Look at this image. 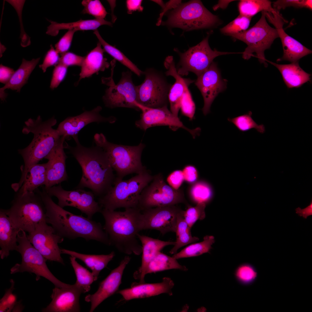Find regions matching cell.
Segmentation results:
<instances>
[{
  "label": "cell",
  "mask_w": 312,
  "mask_h": 312,
  "mask_svg": "<svg viewBox=\"0 0 312 312\" xmlns=\"http://www.w3.org/2000/svg\"><path fill=\"white\" fill-rule=\"evenodd\" d=\"M74 139L75 146L66 143L64 146L81 168L82 177L76 188H88L95 196H104L112 186L116 177L105 152L97 146L91 147L82 146L78 137Z\"/></svg>",
  "instance_id": "6da1fadb"
},
{
  "label": "cell",
  "mask_w": 312,
  "mask_h": 312,
  "mask_svg": "<svg viewBox=\"0 0 312 312\" xmlns=\"http://www.w3.org/2000/svg\"><path fill=\"white\" fill-rule=\"evenodd\" d=\"M38 192L45 209L46 222L51 225L57 234L63 238L81 237L110 245L108 236L101 223L64 210L53 201L44 188Z\"/></svg>",
  "instance_id": "7a4b0ae2"
},
{
  "label": "cell",
  "mask_w": 312,
  "mask_h": 312,
  "mask_svg": "<svg viewBox=\"0 0 312 312\" xmlns=\"http://www.w3.org/2000/svg\"><path fill=\"white\" fill-rule=\"evenodd\" d=\"M100 212L105 220L103 228L110 245L127 255H140L142 247L138 235L142 231V211L137 207L125 209L123 211L103 208Z\"/></svg>",
  "instance_id": "3957f363"
},
{
  "label": "cell",
  "mask_w": 312,
  "mask_h": 312,
  "mask_svg": "<svg viewBox=\"0 0 312 312\" xmlns=\"http://www.w3.org/2000/svg\"><path fill=\"white\" fill-rule=\"evenodd\" d=\"M57 122L54 117L42 121L40 116L36 119L30 118L25 122L22 132L32 133L34 138L27 147L18 150L24 162L19 184H23L29 167L44 158L58 143L61 136L57 129L53 128Z\"/></svg>",
  "instance_id": "277c9868"
},
{
  "label": "cell",
  "mask_w": 312,
  "mask_h": 312,
  "mask_svg": "<svg viewBox=\"0 0 312 312\" xmlns=\"http://www.w3.org/2000/svg\"><path fill=\"white\" fill-rule=\"evenodd\" d=\"M96 146L105 152L111 165L116 173V178L122 179L125 176L137 174L147 170L141 161V155L145 145L142 143L135 146L117 144L109 142L102 133L94 136Z\"/></svg>",
  "instance_id": "5b68a950"
},
{
  "label": "cell",
  "mask_w": 312,
  "mask_h": 312,
  "mask_svg": "<svg viewBox=\"0 0 312 312\" xmlns=\"http://www.w3.org/2000/svg\"><path fill=\"white\" fill-rule=\"evenodd\" d=\"M153 178L147 170L127 180L116 177L114 186L98 202L102 207L110 210L138 208L141 192Z\"/></svg>",
  "instance_id": "8992f818"
},
{
  "label": "cell",
  "mask_w": 312,
  "mask_h": 312,
  "mask_svg": "<svg viewBox=\"0 0 312 312\" xmlns=\"http://www.w3.org/2000/svg\"><path fill=\"white\" fill-rule=\"evenodd\" d=\"M35 192H18L10 208L4 210L17 228L30 233L40 222L45 221V209L39 194Z\"/></svg>",
  "instance_id": "52a82bcc"
},
{
  "label": "cell",
  "mask_w": 312,
  "mask_h": 312,
  "mask_svg": "<svg viewBox=\"0 0 312 312\" xmlns=\"http://www.w3.org/2000/svg\"><path fill=\"white\" fill-rule=\"evenodd\" d=\"M200 0H191L181 4L168 14L166 21L161 24L178 27L186 31L211 27L219 22Z\"/></svg>",
  "instance_id": "ba28073f"
},
{
  "label": "cell",
  "mask_w": 312,
  "mask_h": 312,
  "mask_svg": "<svg viewBox=\"0 0 312 312\" xmlns=\"http://www.w3.org/2000/svg\"><path fill=\"white\" fill-rule=\"evenodd\" d=\"M17 239L18 244L16 251L21 254L22 261L21 263L16 264L11 268V274L28 272L35 274L37 281L42 277L51 282L55 287H67L71 285L61 282L52 274L47 266V260L31 243L26 232L20 230Z\"/></svg>",
  "instance_id": "9c48e42d"
},
{
  "label": "cell",
  "mask_w": 312,
  "mask_h": 312,
  "mask_svg": "<svg viewBox=\"0 0 312 312\" xmlns=\"http://www.w3.org/2000/svg\"><path fill=\"white\" fill-rule=\"evenodd\" d=\"M245 43L247 47L242 52V57L248 60L252 57H257L261 63L267 67L264 51L269 49L276 38L279 37L275 28L271 27L267 22L265 12H261L259 21L250 29L243 32L230 35Z\"/></svg>",
  "instance_id": "30bf717a"
},
{
  "label": "cell",
  "mask_w": 312,
  "mask_h": 312,
  "mask_svg": "<svg viewBox=\"0 0 312 312\" xmlns=\"http://www.w3.org/2000/svg\"><path fill=\"white\" fill-rule=\"evenodd\" d=\"M143 75L144 81L136 86V102L151 108L168 106V94L172 85L168 82L165 75L152 68L146 69Z\"/></svg>",
  "instance_id": "8fae6325"
},
{
  "label": "cell",
  "mask_w": 312,
  "mask_h": 312,
  "mask_svg": "<svg viewBox=\"0 0 312 312\" xmlns=\"http://www.w3.org/2000/svg\"><path fill=\"white\" fill-rule=\"evenodd\" d=\"M115 63V60L111 62V76L102 78V83L108 86L103 97L105 106L111 108L125 107L140 110L135 104L136 88L132 81L131 71L123 72L120 81L115 84L113 76Z\"/></svg>",
  "instance_id": "7c38bea8"
},
{
  "label": "cell",
  "mask_w": 312,
  "mask_h": 312,
  "mask_svg": "<svg viewBox=\"0 0 312 312\" xmlns=\"http://www.w3.org/2000/svg\"><path fill=\"white\" fill-rule=\"evenodd\" d=\"M140 195L138 208L141 211L154 207L187 204L183 190H175L164 181L161 174L154 176Z\"/></svg>",
  "instance_id": "4fadbf2b"
},
{
  "label": "cell",
  "mask_w": 312,
  "mask_h": 312,
  "mask_svg": "<svg viewBox=\"0 0 312 312\" xmlns=\"http://www.w3.org/2000/svg\"><path fill=\"white\" fill-rule=\"evenodd\" d=\"M209 35L197 45L186 51L181 53L175 50L180 56L177 68L181 76L187 75L190 72L198 77L205 71L216 57L221 55L242 53L221 52L211 49L209 45Z\"/></svg>",
  "instance_id": "5bb4252c"
},
{
  "label": "cell",
  "mask_w": 312,
  "mask_h": 312,
  "mask_svg": "<svg viewBox=\"0 0 312 312\" xmlns=\"http://www.w3.org/2000/svg\"><path fill=\"white\" fill-rule=\"evenodd\" d=\"M44 188L49 196L57 198L60 206L63 208L66 206L75 207L90 219L94 214L100 212L102 209L98 202L95 200V196L92 191H86L82 189L67 191L60 185Z\"/></svg>",
  "instance_id": "9a60e30c"
},
{
  "label": "cell",
  "mask_w": 312,
  "mask_h": 312,
  "mask_svg": "<svg viewBox=\"0 0 312 312\" xmlns=\"http://www.w3.org/2000/svg\"><path fill=\"white\" fill-rule=\"evenodd\" d=\"M27 237L33 246L47 260L64 264L61 255V249L58 245L63 241L64 238L56 233L46 221L38 224L34 230L27 235Z\"/></svg>",
  "instance_id": "2e32d148"
},
{
  "label": "cell",
  "mask_w": 312,
  "mask_h": 312,
  "mask_svg": "<svg viewBox=\"0 0 312 312\" xmlns=\"http://www.w3.org/2000/svg\"><path fill=\"white\" fill-rule=\"evenodd\" d=\"M136 105L142 111L140 118L135 122L136 127L146 131L148 128L159 126H168L173 130L181 128L188 131L193 137L199 134L200 129L197 128L190 129L185 127L178 117L175 116L168 109L167 106L151 108L142 106L136 102Z\"/></svg>",
  "instance_id": "e0dca14e"
},
{
  "label": "cell",
  "mask_w": 312,
  "mask_h": 312,
  "mask_svg": "<svg viewBox=\"0 0 312 312\" xmlns=\"http://www.w3.org/2000/svg\"><path fill=\"white\" fill-rule=\"evenodd\" d=\"M182 210L175 206L156 207L142 211V230L154 229L162 234L175 232L178 215Z\"/></svg>",
  "instance_id": "ac0fdd59"
},
{
  "label": "cell",
  "mask_w": 312,
  "mask_h": 312,
  "mask_svg": "<svg viewBox=\"0 0 312 312\" xmlns=\"http://www.w3.org/2000/svg\"><path fill=\"white\" fill-rule=\"evenodd\" d=\"M194 82L203 97L204 104L202 111L206 115L210 112L211 106L215 98L226 88L227 80L222 78L217 64L213 62L197 77Z\"/></svg>",
  "instance_id": "d6986e66"
},
{
  "label": "cell",
  "mask_w": 312,
  "mask_h": 312,
  "mask_svg": "<svg viewBox=\"0 0 312 312\" xmlns=\"http://www.w3.org/2000/svg\"><path fill=\"white\" fill-rule=\"evenodd\" d=\"M265 17L275 27L282 45L283 55L277 61L287 60L291 63L298 62L301 58L312 53V51L288 35L283 28L285 22L279 11L274 9L270 12H265Z\"/></svg>",
  "instance_id": "ffe728a7"
},
{
  "label": "cell",
  "mask_w": 312,
  "mask_h": 312,
  "mask_svg": "<svg viewBox=\"0 0 312 312\" xmlns=\"http://www.w3.org/2000/svg\"><path fill=\"white\" fill-rule=\"evenodd\" d=\"M102 108L98 106L90 111H85L81 114L75 116L69 117L59 125L57 130L61 136L66 139L69 137L73 138L78 136L79 131L88 124L92 122L98 123L107 122L113 123L116 120L114 116L105 117L100 114Z\"/></svg>",
  "instance_id": "44dd1931"
},
{
  "label": "cell",
  "mask_w": 312,
  "mask_h": 312,
  "mask_svg": "<svg viewBox=\"0 0 312 312\" xmlns=\"http://www.w3.org/2000/svg\"><path fill=\"white\" fill-rule=\"evenodd\" d=\"M131 259L129 256H125L119 265L100 283L96 292L85 297V301L91 303L90 312L93 311L103 301L118 291L121 283L124 270Z\"/></svg>",
  "instance_id": "7402d4cb"
},
{
  "label": "cell",
  "mask_w": 312,
  "mask_h": 312,
  "mask_svg": "<svg viewBox=\"0 0 312 312\" xmlns=\"http://www.w3.org/2000/svg\"><path fill=\"white\" fill-rule=\"evenodd\" d=\"M82 289L75 284L67 287H55L51 296L52 301L42 310L44 312H77L80 311L79 299Z\"/></svg>",
  "instance_id": "603a6c76"
},
{
  "label": "cell",
  "mask_w": 312,
  "mask_h": 312,
  "mask_svg": "<svg viewBox=\"0 0 312 312\" xmlns=\"http://www.w3.org/2000/svg\"><path fill=\"white\" fill-rule=\"evenodd\" d=\"M66 139L65 137L61 136L57 145L44 158L48 160L47 163L45 189L51 187L68 180L65 163L67 157L64 150V142Z\"/></svg>",
  "instance_id": "cb8c5ba5"
},
{
  "label": "cell",
  "mask_w": 312,
  "mask_h": 312,
  "mask_svg": "<svg viewBox=\"0 0 312 312\" xmlns=\"http://www.w3.org/2000/svg\"><path fill=\"white\" fill-rule=\"evenodd\" d=\"M174 286L173 280L168 277H164L160 283H134L131 287L119 291L124 300H129L142 298L166 293L171 296L172 289Z\"/></svg>",
  "instance_id": "d4e9b609"
},
{
  "label": "cell",
  "mask_w": 312,
  "mask_h": 312,
  "mask_svg": "<svg viewBox=\"0 0 312 312\" xmlns=\"http://www.w3.org/2000/svg\"><path fill=\"white\" fill-rule=\"evenodd\" d=\"M165 67L167 70L166 76H171L174 77L175 82L170 88L168 99L170 111L175 116L178 117L181 103L183 96L189 86L195 81L189 79L183 78L178 73L175 66L173 57H167L164 62Z\"/></svg>",
  "instance_id": "484cf974"
},
{
  "label": "cell",
  "mask_w": 312,
  "mask_h": 312,
  "mask_svg": "<svg viewBox=\"0 0 312 312\" xmlns=\"http://www.w3.org/2000/svg\"><path fill=\"white\" fill-rule=\"evenodd\" d=\"M138 237L142 247V264L134 273L133 277L139 280L138 283H145L146 271L149 263L164 248L169 245H174L175 242L162 241L139 233Z\"/></svg>",
  "instance_id": "4316f807"
},
{
  "label": "cell",
  "mask_w": 312,
  "mask_h": 312,
  "mask_svg": "<svg viewBox=\"0 0 312 312\" xmlns=\"http://www.w3.org/2000/svg\"><path fill=\"white\" fill-rule=\"evenodd\" d=\"M21 230L14 225L4 210L0 211V256L3 259L7 257L10 251L17 250V236Z\"/></svg>",
  "instance_id": "83f0119b"
},
{
  "label": "cell",
  "mask_w": 312,
  "mask_h": 312,
  "mask_svg": "<svg viewBox=\"0 0 312 312\" xmlns=\"http://www.w3.org/2000/svg\"><path fill=\"white\" fill-rule=\"evenodd\" d=\"M101 46L99 42L96 46L84 57L81 66L79 81L82 79L88 77L99 71H104L109 68L110 64L104 57L105 51Z\"/></svg>",
  "instance_id": "f1b7e54d"
},
{
  "label": "cell",
  "mask_w": 312,
  "mask_h": 312,
  "mask_svg": "<svg viewBox=\"0 0 312 312\" xmlns=\"http://www.w3.org/2000/svg\"><path fill=\"white\" fill-rule=\"evenodd\" d=\"M266 61L278 68L288 88L300 87L304 83L310 81L311 75L300 67L298 62L289 64H279L267 60Z\"/></svg>",
  "instance_id": "f546056e"
},
{
  "label": "cell",
  "mask_w": 312,
  "mask_h": 312,
  "mask_svg": "<svg viewBox=\"0 0 312 312\" xmlns=\"http://www.w3.org/2000/svg\"><path fill=\"white\" fill-rule=\"evenodd\" d=\"M40 58L27 61L24 59L18 68L15 71L8 82L0 89V98L4 100L6 96L4 90L6 89L20 92L21 88L27 82L31 72L39 62Z\"/></svg>",
  "instance_id": "4dcf8cb0"
},
{
  "label": "cell",
  "mask_w": 312,
  "mask_h": 312,
  "mask_svg": "<svg viewBox=\"0 0 312 312\" xmlns=\"http://www.w3.org/2000/svg\"><path fill=\"white\" fill-rule=\"evenodd\" d=\"M51 24L47 27L46 34L52 36H55L60 30L68 29L79 30H96L100 26L106 25L112 26V23L103 19L80 20L76 22L59 23L49 21Z\"/></svg>",
  "instance_id": "1f68e13d"
},
{
  "label": "cell",
  "mask_w": 312,
  "mask_h": 312,
  "mask_svg": "<svg viewBox=\"0 0 312 312\" xmlns=\"http://www.w3.org/2000/svg\"><path fill=\"white\" fill-rule=\"evenodd\" d=\"M61 251L62 254L74 257L83 261L92 270L96 281L100 272L107 267L115 255L114 251L107 255H96L81 254L65 249H61Z\"/></svg>",
  "instance_id": "d6a6232c"
},
{
  "label": "cell",
  "mask_w": 312,
  "mask_h": 312,
  "mask_svg": "<svg viewBox=\"0 0 312 312\" xmlns=\"http://www.w3.org/2000/svg\"><path fill=\"white\" fill-rule=\"evenodd\" d=\"M47 168V163L36 164L29 167L18 192L23 194L34 192L40 186L45 185L46 181Z\"/></svg>",
  "instance_id": "836d02e7"
},
{
  "label": "cell",
  "mask_w": 312,
  "mask_h": 312,
  "mask_svg": "<svg viewBox=\"0 0 312 312\" xmlns=\"http://www.w3.org/2000/svg\"><path fill=\"white\" fill-rule=\"evenodd\" d=\"M183 210L179 213L177 217V224L175 233L176 240L173 247L170 250L169 253L174 254L180 248L189 244L198 241L199 238L193 237L191 233V229L185 222L183 216Z\"/></svg>",
  "instance_id": "e575fe53"
},
{
  "label": "cell",
  "mask_w": 312,
  "mask_h": 312,
  "mask_svg": "<svg viewBox=\"0 0 312 312\" xmlns=\"http://www.w3.org/2000/svg\"><path fill=\"white\" fill-rule=\"evenodd\" d=\"M173 269L184 271L188 270L185 266L180 265L176 259L160 252L148 264L145 274Z\"/></svg>",
  "instance_id": "d590c367"
},
{
  "label": "cell",
  "mask_w": 312,
  "mask_h": 312,
  "mask_svg": "<svg viewBox=\"0 0 312 312\" xmlns=\"http://www.w3.org/2000/svg\"><path fill=\"white\" fill-rule=\"evenodd\" d=\"M214 237L207 235L203 238L201 242L193 244L185 247L172 257L177 259H179L197 256L203 254L209 253L212 248L211 246L214 243Z\"/></svg>",
  "instance_id": "8d00e7d4"
},
{
  "label": "cell",
  "mask_w": 312,
  "mask_h": 312,
  "mask_svg": "<svg viewBox=\"0 0 312 312\" xmlns=\"http://www.w3.org/2000/svg\"><path fill=\"white\" fill-rule=\"evenodd\" d=\"M94 33L96 36L99 42L103 47L105 52L113 57L115 60L118 61L127 67L131 71L138 76L140 77L143 75L144 71L140 69L122 52L115 47L106 42L101 36L97 29L94 30Z\"/></svg>",
  "instance_id": "74e56055"
},
{
  "label": "cell",
  "mask_w": 312,
  "mask_h": 312,
  "mask_svg": "<svg viewBox=\"0 0 312 312\" xmlns=\"http://www.w3.org/2000/svg\"><path fill=\"white\" fill-rule=\"evenodd\" d=\"M267 0H242L238 5L239 14L251 17L260 12H270L274 9Z\"/></svg>",
  "instance_id": "f35d334b"
},
{
  "label": "cell",
  "mask_w": 312,
  "mask_h": 312,
  "mask_svg": "<svg viewBox=\"0 0 312 312\" xmlns=\"http://www.w3.org/2000/svg\"><path fill=\"white\" fill-rule=\"evenodd\" d=\"M76 258L70 256V260L76 277V282L74 284L77 287L81 289L83 293L89 291L91 288V285L96 279L92 273L89 271L76 261Z\"/></svg>",
  "instance_id": "ab89813d"
},
{
  "label": "cell",
  "mask_w": 312,
  "mask_h": 312,
  "mask_svg": "<svg viewBox=\"0 0 312 312\" xmlns=\"http://www.w3.org/2000/svg\"><path fill=\"white\" fill-rule=\"evenodd\" d=\"M234 275L237 282L242 285H248L256 280L258 273L255 267L248 263L239 265L235 270Z\"/></svg>",
  "instance_id": "60d3db41"
},
{
  "label": "cell",
  "mask_w": 312,
  "mask_h": 312,
  "mask_svg": "<svg viewBox=\"0 0 312 312\" xmlns=\"http://www.w3.org/2000/svg\"><path fill=\"white\" fill-rule=\"evenodd\" d=\"M252 113L249 111L247 114L232 118H228V120L233 123L240 131L245 132L254 128L261 133L265 131V127L263 124H257L252 119Z\"/></svg>",
  "instance_id": "b9f144b4"
},
{
  "label": "cell",
  "mask_w": 312,
  "mask_h": 312,
  "mask_svg": "<svg viewBox=\"0 0 312 312\" xmlns=\"http://www.w3.org/2000/svg\"><path fill=\"white\" fill-rule=\"evenodd\" d=\"M190 194L192 200L197 204H206L211 199L212 191L207 183L203 181H198L194 182L191 186Z\"/></svg>",
  "instance_id": "7bdbcfd3"
},
{
  "label": "cell",
  "mask_w": 312,
  "mask_h": 312,
  "mask_svg": "<svg viewBox=\"0 0 312 312\" xmlns=\"http://www.w3.org/2000/svg\"><path fill=\"white\" fill-rule=\"evenodd\" d=\"M252 17L239 14L235 19L220 29V31L227 36L244 31L248 28Z\"/></svg>",
  "instance_id": "ee69618b"
},
{
  "label": "cell",
  "mask_w": 312,
  "mask_h": 312,
  "mask_svg": "<svg viewBox=\"0 0 312 312\" xmlns=\"http://www.w3.org/2000/svg\"><path fill=\"white\" fill-rule=\"evenodd\" d=\"M205 203H199L194 207L188 206L186 210L183 211L184 219L190 229L197 220L205 218Z\"/></svg>",
  "instance_id": "f6af8a7d"
},
{
  "label": "cell",
  "mask_w": 312,
  "mask_h": 312,
  "mask_svg": "<svg viewBox=\"0 0 312 312\" xmlns=\"http://www.w3.org/2000/svg\"><path fill=\"white\" fill-rule=\"evenodd\" d=\"M81 4L84 7L82 13L92 15L95 19H103L107 13L99 0H84Z\"/></svg>",
  "instance_id": "bcb514c9"
},
{
  "label": "cell",
  "mask_w": 312,
  "mask_h": 312,
  "mask_svg": "<svg viewBox=\"0 0 312 312\" xmlns=\"http://www.w3.org/2000/svg\"><path fill=\"white\" fill-rule=\"evenodd\" d=\"M11 286L5 290V293L0 300V312H10L12 311L16 304L17 296L13 293L15 289L14 287L15 282L12 279L10 280Z\"/></svg>",
  "instance_id": "7dc6e473"
},
{
  "label": "cell",
  "mask_w": 312,
  "mask_h": 312,
  "mask_svg": "<svg viewBox=\"0 0 312 312\" xmlns=\"http://www.w3.org/2000/svg\"><path fill=\"white\" fill-rule=\"evenodd\" d=\"M196 106L190 92L188 88L184 93L181 101L180 109L182 114L192 120L194 117Z\"/></svg>",
  "instance_id": "c3c4849f"
},
{
  "label": "cell",
  "mask_w": 312,
  "mask_h": 312,
  "mask_svg": "<svg viewBox=\"0 0 312 312\" xmlns=\"http://www.w3.org/2000/svg\"><path fill=\"white\" fill-rule=\"evenodd\" d=\"M311 0H278L273 3V8L279 11L287 7L292 6L297 8H305L312 9Z\"/></svg>",
  "instance_id": "681fc988"
},
{
  "label": "cell",
  "mask_w": 312,
  "mask_h": 312,
  "mask_svg": "<svg viewBox=\"0 0 312 312\" xmlns=\"http://www.w3.org/2000/svg\"><path fill=\"white\" fill-rule=\"evenodd\" d=\"M84 57L72 52H67L61 54L57 64L62 65L67 67L71 66H81Z\"/></svg>",
  "instance_id": "f907efd6"
},
{
  "label": "cell",
  "mask_w": 312,
  "mask_h": 312,
  "mask_svg": "<svg viewBox=\"0 0 312 312\" xmlns=\"http://www.w3.org/2000/svg\"><path fill=\"white\" fill-rule=\"evenodd\" d=\"M67 67L60 64H57L53 70L50 88H56L64 79L67 72Z\"/></svg>",
  "instance_id": "816d5d0a"
},
{
  "label": "cell",
  "mask_w": 312,
  "mask_h": 312,
  "mask_svg": "<svg viewBox=\"0 0 312 312\" xmlns=\"http://www.w3.org/2000/svg\"><path fill=\"white\" fill-rule=\"evenodd\" d=\"M76 31L73 30H68L55 44V50L59 53L62 54L67 52L70 47L73 35Z\"/></svg>",
  "instance_id": "f5cc1de1"
},
{
  "label": "cell",
  "mask_w": 312,
  "mask_h": 312,
  "mask_svg": "<svg viewBox=\"0 0 312 312\" xmlns=\"http://www.w3.org/2000/svg\"><path fill=\"white\" fill-rule=\"evenodd\" d=\"M59 53L51 45L50 49L47 52L43 63L39 66L43 72L46 71L48 68L57 64L60 58Z\"/></svg>",
  "instance_id": "db71d44e"
},
{
  "label": "cell",
  "mask_w": 312,
  "mask_h": 312,
  "mask_svg": "<svg viewBox=\"0 0 312 312\" xmlns=\"http://www.w3.org/2000/svg\"><path fill=\"white\" fill-rule=\"evenodd\" d=\"M184 180L182 171L179 170L173 172L167 178L169 185L175 190L179 189Z\"/></svg>",
  "instance_id": "11a10c76"
},
{
  "label": "cell",
  "mask_w": 312,
  "mask_h": 312,
  "mask_svg": "<svg viewBox=\"0 0 312 312\" xmlns=\"http://www.w3.org/2000/svg\"><path fill=\"white\" fill-rule=\"evenodd\" d=\"M184 180L189 183H194L197 180L198 174L196 168L194 166H186L182 171Z\"/></svg>",
  "instance_id": "9f6ffc18"
},
{
  "label": "cell",
  "mask_w": 312,
  "mask_h": 312,
  "mask_svg": "<svg viewBox=\"0 0 312 312\" xmlns=\"http://www.w3.org/2000/svg\"><path fill=\"white\" fill-rule=\"evenodd\" d=\"M15 71L13 69L4 66H0V81L5 84L10 80Z\"/></svg>",
  "instance_id": "6f0895ef"
},
{
  "label": "cell",
  "mask_w": 312,
  "mask_h": 312,
  "mask_svg": "<svg viewBox=\"0 0 312 312\" xmlns=\"http://www.w3.org/2000/svg\"><path fill=\"white\" fill-rule=\"evenodd\" d=\"M181 0H170L165 4L164 8L160 14L158 18V21L156 24L157 25L159 26L161 24L163 16L168 10L176 8L181 3Z\"/></svg>",
  "instance_id": "680465c9"
},
{
  "label": "cell",
  "mask_w": 312,
  "mask_h": 312,
  "mask_svg": "<svg viewBox=\"0 0 312 312\" xmlns=\"http://www.w3.org/2000/svg\"><path fill=\"white\" fill-rule=\"evenodd\" d=\"M142 1V0H127L126 6L128 13L130 14L135 11H142L143 8L141 6Z\"/></svg>",
  "instance_id": "91938a15"
},
{
  "label": "cell",
  "mask_w": 312,
  "mask_h": 312,
  "mask_svg": "<svg viewBox=\"0 0 312 312\" xmlns=\"http://www.w3.org/2000/svg\"><path fill=\"white\" fill-rule=\"evenodd\" d=\"M296 212L300 216L306 219L309 216L312 215V201L310 204L303 209L298 207L295 209Z\"/></svg>",
  "instance_id": "94428289"
},
{
  "label": "cell",
  "mask_w": 312,
  "mask_h": 312,
  "mask_svg": "<svg viewBox=\"0 0 312 312\" xmlns=\"http://www.w3.org/2000/svg\"><path fill=\"white\" fill-rule=\"evenodd\" d=\"M24 308V306L22 304L21 302L17 301L13 309L12 312H22Z\"/></svg>",
  "instance_id": "6125c7cd"
},
{
  "label": "cell",
  "mask_w": 312,
  "mask_h": 312,
  "mask_svg": "<svg viewBox=\"0 0 312 312\" xmlns=\"http://www.w3.org/2000/svg\"><path fill=\"white\" fill-rule=\"evenodd\" d=\"M153 1H154L159 5L163 9H164L165 7V4L163 2V1L162 0H153Z\"/></svg>",
  "instance_id": "be15d7a7"
}]
</instances>
